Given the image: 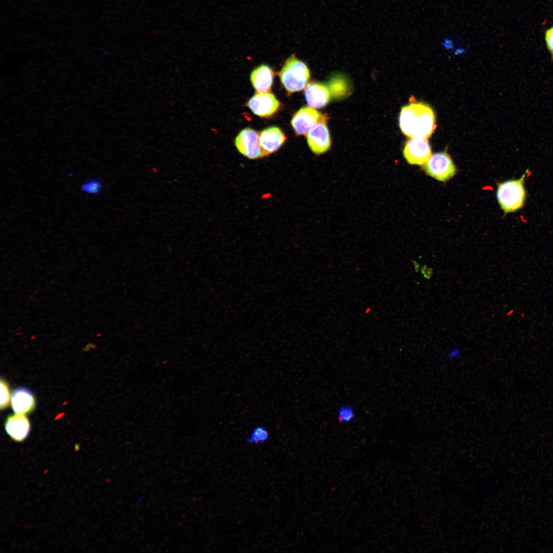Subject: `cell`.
I'll return each instance as SVG.
<instances>
[{"mask_svg": "<svg viewBox=\"0 0 553 553\" xmlns=\"http://www.w3.org/2000/svg\"><path fill=\"white\" fill-rule=\"evenodd\" d=\"M274 72L268 65H261L251 73L250 80L257 92H270Z\"/></svg>", "mask_w": 553, "mask_h": 553, "instance_id": "14", "label": "cell"}, {"mask_svg": "<svg viewBox=\"0 0 553 553\" xmlns=\"http://www.w3.org/2000/svg\"><path fill=\"white\" fill-rule=\"evenodd\" d=\"M399 125L402 133L410 138L428 139L436 126L435 113L427 103L411 102L401 108Z\"/></svg>", "mask_w": 553, "mask_h": 553, "instance_id": "1", "label": "cell"}, {"mask_svg": "<svg viewBox=\"0 0 553 553\" xmlns=\"http://www.w3.org/2000/svg\"><path fill=\"white\" fill-rule=\"evenodd\" d=\"M286 139L284 133L277 126H270L262 130L259 133V143L263 157L278 151Z\"/></svg>", "mask_w": 553, "mask_h": 553, "instance_id": "10", "label": "cell"}, {"mask_svg": "<svg viewBox=\"0 0 553 553\" xmlns=\"http://www.w3.org/2000/svg\"><path fill=\"white\" fill-rule=\"evenodd\" d=\"M270 437L268 429L263 424L254 426L249 432L246 442L250 445L259 444L267 442Z\"/></svg>", "mask_w": 553, "mask_h": 553, "instance_id": "15", "label": "cell"}, {"mask_svg": "<svg viewBox=\"0 0 553 553\" xmlns=\"http://www.w3.org/2000/svg\"><path fill=\"white\" fill-rule=\"evenodd\" d=\"M545 41L548 51L553 61V26L548 28L545 32Z\"/></svg>", "mask_w": 553, "mask_h": 553, "instance_id": "20", "label": "cell"}, {"mask_svg": "<svg viewBox=\"0 0 553 553\" xmlns=\"http://www.w3.org/2000/svg\"><path fill=\"white\" fill-rule=\"evenodd\" d=\"M420 270L423 276L428 280L431 278L434 273L433 268L426 265L421 267Z\"/></svg>", "mask_w": 553, "mask_h": 553, "instance_id": "21", "label": "cell"}, {"mask_svg": "<svg viewBox=\"0 0 553 553\" xmlns=\"http://www.w3.org/2000/svg\"><path fill=\"white\" fill-rule=\"evenodd\" d=\"M305 96L309 107L321 108L329 102L331 93L326 84L321 82H312L306 86Z\"/></svg>", "mask_w": 553, "mask_h": 553, "instance_id": "11", "label": "cell"}, {"mask_svg": "<svg viewBox=\"0 0 553 553\" xmlns=\"http://www.w3.org/2000/svg\"><path fill=\"white\" fill-rule=\"evenodd\" d=\"M462 352V348L460 346L448 347L443 356V359L446 362L455 361L461 356Z\"/></svg>", "mask_w": 553, "mask_h": 553, "instance_id": "18", "label": "cell"}, {"mask_svg": "<svg viewBox=\"0 0 553 553\" xmlns=\"http://www.w3.org/2000/svg\"><path fill=\"white\" fill-rule=\"evenodd\" d=\"M413 263L414 265L415 266L414 267H415V270H416V272H417V271H418L419 270H420L421 267L419 265V264L416 261H413Z\"/></svg>", "mask_w": 553, "mask_h": 553, "instance_id": "22", "label": "cell"}, {"mask_svg": "<svg viewBox=\"0 0 553 553\" xmlns=\"http://www.w3.org/2000/svg\"><path fill=\"white\" fill-rule=\"evenodd\" d=\"M12 409L15 414L25 415L30 413L35 406V398L32 393L25 388L15 389L11 396Z\"/></svg>", "mask_w": 553, "mask_h": 553, "instance_id": "13", "label": "cell"}, {"mask_svg": "<svg viewBox=\"0 0 553 553\" xmlns=\"http://www.w3.org/2000/svg\"><path fill=\"white\" fill-rule=\"evenodd\" d=\"M11 397L10 396L8 386L7 382L1 379V409H5L9 405Z\"/></svg>", "mask_w": 553, "mask_h": 553, "instance_id": "19", "label": "cell"}, {"mask_svg": "<svg viewBox=\"0 0 553 553\" xmlns=\"http://www.w3.org/2000/svg\"><path fill=\"white\" fill-rule=\"evenodd\" d=\"M278 75L283 87L291 94L305 88L310 73L307 65L293 54L286 60Z\"/></svg>", "mask_w": 553, "mask_h": 553, "instance_id": "2", "label": "cell"}, {"mask_svg": "<svg viewBox=\"0 0 553 553\" xmlns=\"http://www.w3.org/2000/svg\"><path fill=\"white\" fill-rule=\"evenodd\" d=\"M235 145L238 151L250 159L263 157L259 143V134L249 127L242 130L237 136Z\"/></svg>", "mask_w": 553, "mask_h": 553, "instance_id": "5", "label": "cell"}, {"mask_svg": "<svg viewBox=\"0 0 553 553\" xmlns=\"http://www.w3.org/2000/svg\"><path fill=\"white\" fill-rule=\"evenodd\" d=\"M247 106L256 115L269 117L279 110L280 103L270 92H257L247 103Z\"/></svg>", "mask_w": 553, "mask_h": 553, "instance_id": "8", "label": "cell"}, {"mask_svg": "<svg viewBox=\"0 0 553 553\" xmlns=\"http://www.w3.org/2000/svg\"><path fill=\"white\" fill-rule=\"evenodd\" d=\"M526 174L518 179H511L498 184L497 198L505 214L521 209L526 199V192L524 185Z\"/></svg>", "mask_w": 553, "mask_h": 553, "instance_id": "3", "label": "cell"}, {"mask_svg": "<svg viewBox=\"0 0 553 553\" xmlns=\"http://www.w3.org/2000/svg\"><path fill=\"white\" fill-rule=\"evenodd\" d=\"M103 188V182L97 178L88 179L80 186V190L83 193L95 196L99 195L102 193Z\"/></svg>", "mask_w": 553, "mask_h": 553, "instance_id": "16", "label": "cell"}, {"mask_svg": "<svg viewBox=\"0 0 553 553\" xmlns=\"http://www.w3.org/2000/svg\"><path fill=\"white\" fill-rule=\"evenodd\" d=\"M327 119L326 115L322 114L314 108L304 107L294 114L291 124L297 135H306L317 123Z\"/></svg>", "mask_w": 553, "mask_h": 553, "instance_id": "6", "label": "cell"}, {"mask_svg": "<svg viewBox=\"0 0 553 553\" xmlns=\"http://www.w3.org/2000/svg\"><path fill=\"white\" fill-rule=\"evenodd\" d=\"M403 154L410 164H425L431 156V149L428 139L410 138L405 145Z\"/></svg>", "mask_w": 553, "mask_h": 553, "instance_id": "7", "label": "cell"}, {"mask_svg": "<svg viewBox=\"0 0 553 553\" xmlns=\"http://www.w3.org/2000/svg\"><path fill=\"white\" fill-rule=\"evenodd\" d=\"M327 120L328 119L319 122L306 134L308 146L311 151L316 155H321L326 152L331 146V141L327 125Z\"/></svg>", "mask_w": 553, "mask_h": 553, "instance_id": "9", "label": "cell"}, {"mask_svg": "<svg viewBox=\"0 0 553 553\" xmlns=\"http://www.w3.org/2000/svg\"><path fill=\"white\" fill-rule=\"evenodd\" d=\"M424 169L428 175L443 182L452 178L456 171L452 159L445 152L431 155L424 164Z\"/></svg>", "mask_w": 553, "mask_h": 553, "instance_id": "4", "label": "cell"}, {"mask_svg": "<svg viewBox=\"0 0 553 553\" xmlns=\"http://www.w3.org/2000/svg\"><path fill=\"white\" fill-rule=\"evenodd\" d=\"M5 429L12 439L16 441H22L29 433L30 424L25 415L15 414L7 418Z\"/></svg>", "mask_w": 553, "mask_h": 553, "instance_id": "12", "label": "cell"}, {"mask_svg": "<svg viewBox=\"0 0 553 553\" xmlns=\"http://www.w3.org/2000/svg\"><path fill=\"white\" fill-rule=\"evenodd\" d=\"M355 412L353 407L349 405H342L339 407L337 412V417L342 423H348L355 418Z\"/></svg>", "mask_w": 553, "mask_h": 553, "instance_id": "17", "label": "cell"}]
</instances>
